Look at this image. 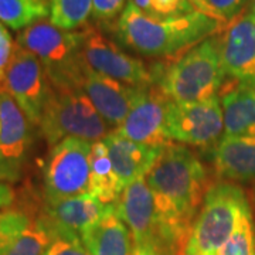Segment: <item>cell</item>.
Instances as JSON below:
<instances>
[{
    "instance_id": "obj_1",
    "label": "cell",
    "mask_w": 255,
    "mask_h": 255,
    "mask_svg": "<svg viewBox=\"0 0 255 255\" xmlns=\"http://www.w3.org/2000/svg\"><path fill=\"white\" fill-rule=\"evenodd\" d=\"M153 194L157 237L186 246L207 189V172L187 146L170 143L146 174Z\"/></svg>"
},
{
    "instance_id": "obj_2",
    "label": "cell",
    "mask_w": 255,
    "mask_h": 255,
    "mask_svg": "<svg viewBox=\"0 0 255 255\" xmlns=\"http://www.w3.org/2000/svg\"><path fill=\"white\" fill-rule=\"evenodd\" d=\"M226 27L201 11L179 17L155 18L145 14L129 0L117 21L119 41L146 57L179 58L206 38Z\"/></svg>"
},
{
    "instance_id": "obj_3",
    "label": "cell",
    "mask_w": 255,
    "mask_h": 255,
    "mask_svg": "<svg viewBox=\"0 0 255 255\" xmlns=\"http://www.w3.org/2000/svg\"><path fill=\"white\" fill-rule=\"evenodd\" d=\"M227 81L219 33L206 38L169 65L157 64L156 84L174 102H199L216 97Z\"/></svg>"
},
{
    "instance_id": "obj_4",
    "label": "cell",
    "mask_w": 255,
    "mask_h": 255,
    "mask_svg": "<svg viewBox=\"0 0 255 255\" xmlns=\"http://www.w3.org/2000/svg\"><path fill=\"white\" fill-rule=\"evenodd\" d=\"M84 31H65L50 20H41L20 31L18 46L41 61L51 87L57 90H82L88 67L82 55Z\"/></svg>"
},
{
    "instance_id": "obj_5",
    "label": "cell",
    "mask_w": 255,
    "mask_h": 255,
    "mask_svg": "<svg viewBox=\"0 0 255 255\" xmlns=\"http://www.w3.org/2000/svg\"><path fill=\"white\" fill-rule=\"evenodd\" d=\"M251 210L246 193L233 183L213 184L193 223L183 255H216Z\"/></svg>"
},
{
    "instance_id": "obj_6",
    "label": "cell",
    "mask_w": 255,
    "mask_h": 255,
    "mask_svg": "<svg viewBox=\"0 0 255 255\" xmlns=\"http://www.w3.org/2000/svg\"><path fill=\"white\" fill-rule=\"evenodd\" d=\"M50 146L67 137L98 142L107 136L108 124L82 90H57L51 87L40 122Z\"/></svg>"
},
{
    "instance_id": "obj_7",
    "label": "cell",
    "mask_w": 255,
    "mask_h": 255,
    "mask_svg": "<svg viewBox=\"0 0 255 255\" xmlns=\"http://www.w3.org/2000/svg\"><path fill=\"white\" fill-rule=\"evenodd\" d=\"M91 150V142L77 137H67L51 146L43 174L44 201L90 194Z\"/></svg>"
},
{
    "instance_id": "obj_8",
    "label": "cell",
    "mask_w": 255,
    "mask_h": 255,
    "mask_svg": "<svg viewBox=\"0 0 255 255\" xmlns=\"http://www.w3.org/2000/svg\"><path fill=\"white\" fill-rule=\"evenodd\" d=\"M166 130L172 142L197 147H214L224 132V117L219 95L199 102L170 101Z\"/></svg>"
},
{
    "instance_id": "obj_9",
    "label": "cell",
    "mask_w": 255,
    "mask_h": 255,
    "mask_svg": "<svg viewBox=\"0 0 255 255\" xmlns=\"http://www.w3.org/2000/svg\"><path fill=\"white\" fill-rule=\"evenodd\" d=\"M82 31V55L90 70L130 87H150L156 84V65L147 67L142 60L127 54L95 28L87 26Z\"/></svg>"
},
{
    "instance_id": "obj_10",
    "label": "cell",
    "mask_w": 255,
    "mask_h": 255,
    "mask_svg": "<svg viewBox=\"0 0 255 255\" xmlns=\"http://www.w3.org/2000/svg\"><path fill=\"white\" fill-rule=\"evenodd\" d=\"M50 91L51 82L41 61L14 43L6 75V92L17 102L31 125L40 127Z\"/></svg>"
},
{
    "instance_id": "obj_11",
    "label": "cell",
    "mask_w": 255,
    "mask_h": 255,
    "mask_svg": "<svg viewBox=\"0 0 255 255\" xmlns=\"http://www.w3.org/2000/svg\"><path fill=\"white\" fill-rule=\"evenodd\" d=\"M169 102V97L157 84L146 87L140 91L117 132L143 145L167 146L173 143L166 130Z\"/></svg>"
},
{
    "instance_id": "obj_12",
    "label": "cell",
    "mask_w": 255,
    "mask_h": 255,
    "mask_svg": "<svg viewBox=\"0 0 255 255\" xmlns=\"http://www.w3.org/2000/svg\"><path fill=\"white\" fill-rule=\"evenodd\" d=\"M30 143V121L10 94H0V182L20 179Z\"/></svg>"
},
{
    "instance_id": "obj_13",
    "label": "cell",
    "mask_w": 255,
    "mask_h": 255,
    "mask_svg": "<svg viewBox=\"0 0 255 255\" xmlns=\"http://www.w3.org/2000/svg\"><path fill=\"white\" fill-rule=\"evenodd\" d=\"M227 78L255 85V16L247 9L219 33Z\"/></svg>"
},
{
    "instance_id": "obj_14",
    "label": "cell",
    "mask_w": 255,
    "mask_h": 255,
    "mask_svg": "<svg viewBox=\"0 0 255 255\" xmlns=\"http://www.w3.org/2000/svg\"><path fill=\"white\" fill-rule=\"evenodd\" d=\"M112 207L114 204H104L91 194H84L53 203L43 200L38 217L51 230L54 238H81L82 233L100 221Z\"/></svg>"
},
{
    "instance_id": "obj_15",
    "label": "cell",
    "mask_w": 255,
    "mask_h": 255,
    "mask_svg": "<svg viewBox=\"0 0 255 255\" xmlns=\"http://www.w3.org/2000/svg\"><path fill=\"white\" fill-rule=\"evenodd\" d=\"M146 87H130L88 68L82 91L88 95L100 115L118 129L127 119L133 102Z\"/></svg>"
},
{
    "instance_id": "obj_16",
    "label": "cell",
    "mask_w": 255,
    "mask_h": 255,
    "mask_svg": "<svg viewBox=\"0 0 255 255\" xmlns=\"http://www.w3.org/2000/svg\"><path fill=\"white\" fill-rule=\"evenodd\" d=\"M115 209L129 228L133 244H143L157 237L155 201L146 177L128 184L115 203Z\"/></svg>"
},
{
    "instance_id": "obj_17",
    "label": "cell",
    "mask_w": 255,
    "mask_h": 255,
    "mask_svg": "<svg viewBox=\"0 0 255 255\" xmlns=\"http://www.w3.org/2000/svg\"><path fill=\"white\" fill-rule=\"evenodd\" d=\"M102 140L108 147L111 162L122 190L139 177H146L166 147L137 143L122 136L117 130L110 132Z\"/></svg>"
},
{
    "instance_id": "obj_18",
    "label": "cell",
    "mask_w": 255,
    "mask_h": 255,
    "mask_svg": "<svg viewBox=\"0 0 255 255\" xmlns=\"http://www.w3.org/2000/svg\"><path fill=\"white\" fill-rule=\"evenodd\" d=\"M211 163L221 180H255V136L224 135L211 149Z\"/></svg>"
},
{
    "instance_id": "obj_19",
    "label": "cell",
    "mask_w": 255,
    "mask_h": 255,
    "mask_svg": "<svg viewBox=\"0 0 255 255\" xmlns=\"http://www.w3.org/2000/svg\"><path fill=\"white\" fill-rule=\"evenodd\" d=\"M224 135L255 136V85L230 80L220 90Z\"/></svg>"
},
{
    "instance_id": "obj_20",
    "label": "cell",
    "mask_w": 255,
    "mask_h": 255,
    "mask_svg": "<svg viewBox=\"0 0 255 255\" xmlns=\"http://www.w3.org/2000/svg\"><path fill=\"white\" fill-rule=\"evenodd\" d=\"M81 241L91 255H132L133 251L132 234L119 219L115 204L100 221L82 233Z\"/></svg>"
},
{
    "instance_id": "obj_21",
    "label": "cell",
    "mask_w": 255,
    "mask_h": 255,
    "mask_svg": "<svg viewBox=\"0 0 255 255\" xmlns=\"http://www.w3.org/2000/svg\"><path fill=\"white\" fill-rule=\"evenodd\" d=\"M90 166V194L104 204H115L122 189L104 140L92 143Z\"/></svg>"
},
{
    "instance_id": "obj_22",
    "label": "cell",
    "mask_w": 255,
    "mask_h": 255,
    "mask_svg": "<svg viewBox=\"0 0 255 255\" xmlns=\"http://www.w3.org/2000/svg\"><path fill=\"white\" fill-rule=\"evenodd\" d=\"M50 16V0H0V21L13 30H24Z\"/></svg>"
},
{
    "instance_id": "obj_23",
    "label": "cell",
    "mask_w": 255,
    "mask_h": 255,
    "mask_svg": "<svg viewBox=\"0 0 255 255\" xmlns=\"http://www.w3.org/2000/svg\"><path fill=\"white\" fill-rule=\"evenodd\" d=\"M92 16V0H50V23L65 31L87 27Z\"/></svg>"
},
{
    "instance_id": "obj_24",
    "label": "cell",
    "mask_w": 255,
    "mask_h": 255,
    "mask_svg": "<svg viewBox=\"0 0 255 255\" xmlns=\"http://www.w3.org/2000/svg\"><path fill=\"white\" fill-rule=\"evenodd\" d=\"M53 240L51 230L37 216L3 255H43Z\"/></svg>"
},
{
    "instance_id": "obj_25",
    "label": "cell",
    "mask_w": 255,
    "mask_h": 255,
    "mask_svg": "<svg viewBox=\"0 0 255 255\" xmlns=\"http://www.w3.org/2000/svg\"><path fill=\"white\" fill-rule=\"evenodd\" d=\"M36 214L21 207H10L0 213V255H3L14 240L36 219Z\"/></svg>"
},
{
    "instance_id": "obj_26",
    "label": "cell",
    "mask_w": 255,
    "mask_h": 255,
    "mask_svg": "<svg viewBox=\"0 0 255 255\" xmlns=\"http://www.w3.org/2000/svg\"><path fill=\"white\" fill-rule=\"evenodd\" d=\"M216 255H255V234L251 210L243 214L233 236Z\"/></svg>"
},
{
    "instance_id": "obj_27",
    "label": "cell",
    "mask_w": 255,
    "mask_h": 255,
    "mask_svg": "<svg viewBox=\"0 0 255 255\" xmlns=\"http://www.w3.org/2000/svg\"><path fill=\"white\" fill-rule=\"evenodd\" d=\"M137 9L155 18L179 17L199 11L190 0H130Z\"/></svg>"
},
{
    "instance_id": "obj_28",
    "label": "cell",
    "mask_w": 255,
    "mask_h": 255,
    "mask_svg": "<svg viewBox=\"0 0 255 255\" xmlns=\"http://www.w3.org/2000/svg\"><path fill=\"white\" fill-rule=\"evenodd\" d=\"M248 1L250 0H206L211 17L224 26L230 24L246 10Z\"/></svg>"
},
{
    "instance_id": "obj_29",
    "label": "cell",
    "mask_w": 255,
    "mask_h": 255,
    "mask_svg": "<svg viewBox=\"0 0 255 255\" xmlns=\"http://www.w3.org/2000/svg\"><path fill=\"white\" fill-rule=\"evenodd\" d=\"M129 0H92V17L102 23L119 20Z\"/></svg>"
},
{
    "instance_id": "obj_30",
    "label": "cell",
    "mask_w": 255,
    "mask_h": 255,
    "mask_svg": "<svg viewBox=\"0 0 255 255\" xmlns=\"http://www.w3.org/2000/svg\"><path fill=\"white\" fill-rule=\"evenodd\" d=\"M184 247L163 238H153L143 244H133L132 255H183Z\"/></svg>"
},
{
    "instance_id": "obj_31",
    "label": "cell",
    "mask_w": 255,
    "mask_h": 255,
    "mask_svg": "<svg viewBox=\"0 0 255 255\" xmlns=\"http://www.w3.org/2000/svg\"><path fill=\"white\" fill-rule=\"evenodd\" d=\"M43 255H91L82 244L81 238L55 237Z\"/></svg>"
},
{
    "instance_id": "obj_32",
    "label": "cell",
    "mask_w": 255,
    "mask_h": 255,
    "mask_svg": "<svg viewBox=\"0 0 255 255\" xmlns=\"http://www.w3.org/2000/svg\"><path fill=\"white\" fill-rule=\"evenodd\" d=\"M13 48H14V43L10 37L9 31L6 30L4 34L0 37V94L6 92V75L13 54Z\"/></svg>"
},
{
    "instance_id": "obj_33",
    "label": "cell",
    "mask_w": 255,
    "mask_h": 255,
    "mask_svg": "<svg viewBox=\"0 0 255 255\" xmlns=\"http://www.w3.org/2000/svg\"><path fill=\"white\" fill-rule=\"evenodd\" d=\"M14 199H16V194L11 189V186L7 183L0 182V213L13 207Z\"/></svg>"
},
{
    "instance_id": "obj_34",
    "label": "cell",
    "mask_w": 255,
    "mask_h": 255,
    "mask_svg": "<svg viewBox=\"0 0 255 255\" xmlns=\"http://www.w3.org/2000/svg\"><path fill=\"white\" fill-rule=\"evenodd\" d=\"M191 4L196 7V9L201 11V13H204V14H209L210 17H211V14H210V10L207 7V3H206V0H190Z\"/></svg>"
},
{
    "instance_id": "obj_35",
    "label": "cell",
    "mask_w": 255,
    "mask_h": 255,
    "mask_svg": "<svg viewBox=\"0 0 255 255\" xmlns=\"http://www.w3.org/2000/svg\"><path fill=\"white\" fill-rule=\"evenodd\" d=\"M247 9L250 10V11L255 16V0H250V1H248V7H247Z\"/></svg>"
},
{
    "instance_id": "obj_36",
    "label": "cell",
    "mask_w": 255,
    "mask_h": 255,
    "mask_svg": "<svg viewBox=\"0 0 255 255\" xmlns=\"http://www.w3.org/2000/svg\"><path fill=\"white\" fill-rule=\"evenodd\" d=\"M4 31H6V28L3 27V24H1V21H0V37L4 34Z\"/></svg>"
}]
</instances>
